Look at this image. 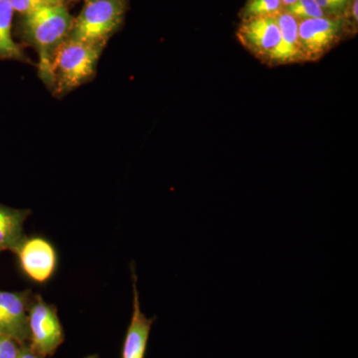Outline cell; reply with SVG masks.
Here are the masks:
<instances>
[{"label":"cell","mask_w":358,"mask_h":358,"mask_svg":"<svg viewBox=\"0 0 358 358\" xmlns=\"http://www.w3.org/2000/svg\"><path fill=\"white\" fill-rule=\"evenodd\" d=\"M73 18L67 6L44 7L20 15L18 34L26 45L38 54L39 78L49 90L52 83V58L59 45L67 38Z\"/></svg>","instance_id":"obj_1"},{"label":"cell","mask_w":358,"mask_h":358,"mask_svg":"<svg viewBox=\"0 0 358 358\" xmlns=\"http://www.w3.org/2000/svg\"><path fill=\"white\" fill-rule=\"evenodd\" d=\"M106 45L69 38L59 45L52 58V94L60 98L91 81Z\"/></svg>","instance_id":"obj_2"},{"label":"cell","mask_w":358,"mask_h":358,"mask_svg":"<svg viewBox=\"0 0 358 358\" xmlns=\"http://www.w3.org/2000/svg\"><path fill=\"white\" fill-rule=\"evenodd\" d=\"M128 7L129 0H85L67 38L108 43L124 23Z\"/></svg>","instance_id":"obj_3"},{"label":"cell","mask_w":358,"mask_h":358,"mask_svg":"<svg viewBox=\"0 0 358 358\" xmlns=\"http://www.w3.org/2000/svg\"><path fill=\"white\" fill-rule=\"evenodd\" d=\"M28 345L45 358L52 357L64 343L65 334L57 308L33 294L28 310Z\"/></svg>","instance_id":"obj_4"},{"label":"cell","mask_w":358,"mask_h":358,"mask_svg":"<svg viewBox=\"0 0 358 358\" xmlns=\"http://www.w3.org/2000/svg\"><path fill=\"white\" fill-rule=\"evenodd\" d=\"M345 31L343 17L308 18L299 20L301 58L317 61L338 43Z\"/></svg>","instance_id":"obj_5"},{"label":"cell","mask_w":358,"mask_h":358,"mask_svg":"<svg viewBox=\"0 0 358 358\" xmlns=\"http://www.w3.org/2000/svg\"><path fill=\"white\" fill-rule=\"evenodd\" d=\"M14 254L23 273L39 284L49 281L57 268V253L44 238L26 236Z\"/></svg>","instance_id":"obj_6"},{"label":"cell","mask_w":358,"mask_h":358,"mask_svg":"<svg viewBox=\"0 0 358 358\" xmlns=\"http://www.w3.org/2000/svg\"><path fill=\"white\" fill-rule=\"evenodd\" d=\"M275 16L242 20L237 32L242 45L267 64L281 42V32Z\"/></svg>","instance_id":"obj_7"},{"label":"cell","mask_w":358,"mask_h":358,"mask_svg":"<svg viewBox=\"0 0 358 358\" xmlns=\"http://www.w3.org/2000/svg\"><path fill=\"white\" fill-rule=\"evenodd\" d=\"M32 296L30 291H0V333L20 345L29 341L28 310Z\"/></svg>","instance_id":"obj_8"},{"label":"cell","mask_w":358,"mask_h":358,"mask_svg":"<svg viewBox=\"0 0 358 358\" xmlns=\"http://www.w3.org/2000/svg\"><path fill=\"white\" fill-rule=\"evenodd\" d=\"M131 277H133L134 289L133 315L124 336L122 358H145L155 317H148L141 312L140 294L136 286L138 277L134 272V264L131 265Z\"/></svg>","instance_id":"obj_9"},{"label":"cell","mask_w":358,"mask_h":358,"mask_svg":"<svg viewBox=\"0 0 358 358\" xmlns=\"http://www.w3.org/2000/svg\"><path fill=\"white\" fill-rule=\"evenodd\" d=\"M281 32V42L271 57L272 65L292 64L303 62L299 41V20L282 10L275 16Z\"/></svg>","instance_id":"obj_10"},{"label":"cell","mask_w":358,"mask_h":358,"mask_svg":"<svg viewBox=\"0 0 358 358\" xmlns=\"http://www.w3.org/2000/svg\"><path fill=\"white\" fill-rule=\"evenodd\" d=\"M29 209H17L0 204V252L14 253L26 237L24 222L29 217Z\"/></svg>","instance_id":"obj_11"},{"label":"cell","mask_w":358,"mask_h":358,"mask_svg":"<svg viewBox=\"0 0 358 358\" xmlns=\"http://www.w3.org/2000/svg\"><path fill=\"white\" fill-rule=\"evenodd\" d=\"M14 10L7 0H0V60H15L32 64L31 59L14 41L13 21Z\"/></svg>","instance_id":"obj_12"},{"label":"cell","mask_w":358,"mask_h":358,"mask_svg":"<svg viewBox=\"0 0 358 358\" xmlns=\"http://www.w3.org/2000/svg\"><path fill=\"white\" fill-rule=\"evenodd\" d=\"M284 10L281 0H248L242 9V20L275 16Z\"/></svg>","instance_id":"obj_13"},{"label":"cell","mask_w":358,"mask_h":358,"mask_svg":"<svg viewBox=\"0 0 358 358\" xmlns=\"http://www.w3.org/2000/svg\"><path fill=\"white\" fill-rule=\"evenodd\" d=\"M284 10L298 20L329 17L315 0H298L292 6L285 7Z\"/></svg>","instance_id":"obj_14"},{"label":"cell","mask_w":358,"mask_h":358,"mask_svg":"<svg viewBox=\"0 0 358 358\" xmlns=\"http://www.w3.org/2000/svg\"><path fill=\"white\" fill-rule=\"evenodd\" d=\"M13 7L14 13L24 15L44 7L67 6L69 0H7Z\"/></svg>","instance_id":"obj_15"},{"label":"cell","mask_w":358,"mask_h":358,"mask_svg":"<svg viewBox=\"0 0 358 358\" xmlns=\"http://www.w3.org/2000/svg\"><path fill=\"white\" fill-rule=\"evenodd\" d=\"M329 17H343L352 6L353 0H315Z\"/></svg>","instance_id":"obj_16"},{"label":"cell","mask_w":358,"mask_h":358,"mask_svg":"<svg viewBox=\"0 0 358 358\" xmlns=\"http://www.w3.org/2000/svg\"><path fill=\"white\" fill-rule=\"evenodd\" d=\"M21 345L17 341L0 333V358H16Z\"/></svg>","instance_id":"obj_17"},{"label":"cell","mask_w":358,"mask_h":358,"mask_svg":"<svg viewBox=\"0 0 358 358\" xmlns=\"http://www.w3.org/2000/svg\"><path fill=\"white\" fill-rule=\"evenodd\" d=\"M16 358H45L31 350L28 343L21 345L20 353Z\"/></svg>","instance_id":"obj_18"},{"label":"cell","mask_w":358,"mask_h":358,"mask_svg":"<svg viewBox=\"0 0 358 358\" xmlns=\"http://www.w3.org/2000/svg\"><path fill=\"white\" fill-rule=\"evenodd\" d=\"M357 7H358V0H353L352 6H350V13H352V20L355 21V23H357L358 16H357Z\"/></svg>","instance_id":"obj_19"},{"label":"cell","mask_w":358,"mask_h":358,"mask_svg":"<svg viewBox=\"0 0 358 358\" xmlns=\"http://www.w3.org/2000/svg\"><path fill=\"white\" fill-rule=\"evenodd\" d=\"M282 6L285 7H288L289 6H292V4H294V2L298 1V0H281Z\"/></svg>","instance_id":"obj_20"},{"label":"cell","mask_w":358,"mask_h":358,"mask_svg":"<svg viewBox=\"0 0 358 358\" xmlns=\"http://www.w3.org/2000/svg\"><path fill=\"white\" fill-rule=\"evenodd\" d=\"M84 358H99V355H88V357H86Z\"/></svg>","instance_id":"obj_21"}]
</instances>
